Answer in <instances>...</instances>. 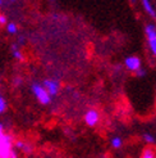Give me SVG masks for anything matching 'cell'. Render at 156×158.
<instances>
[{
    "label": "cell",
    "instance_id": "obj_1",
    "mask_svg": "<svg viewBox=\"0 0 156 158\" xmlns=\"http://www.w3.org/2000/svg\"><path fill=\"white\" fill-rule=\"evenodd\" d=\"M0 158H19L15 141L3 122H0Z\"/></svg>",
    "mask_w": 156,
    "mask_h": 158
},
{
    "label": "cell",
    "instance_id": "obj_2",
    "mask_svg": "<svg viewBox=\"0 0 156 158\" xmlns=\"http://www.w3.org/2000/svg\"><path fill=\"white\" fill-rule=\"evenodd\" d=\"M29 90L32 93V95L35 97V99L40 103L41 106H49L53 102V97L49 94V91L45 89V86L42 85V82L38 81H32L29 85Z\"/></svg>",
    "mask_w": 156,
    "mask_h": 158
},
{
    "label": "cell",
    "instance_id": "obj_3",
    "mask_svg": "<svg viewBox=\"0 0 156 158\" xmlns=\"http://www.w3.org/2000/svg\"><path fill=\"white\" fill-rule=\"evenodd\" d=\"M145 37H146V44L147 49H149L150 55L156 59V23L149 22L145 26Z\"/></svg>",
    "mask_w": 156,
    "mask_h": 158
},
{
    "label": "cell",
    "instance_id": "obj_4",
    "mask_svg": "<svg viewBox=\"0 0 156 158\" xmlns=\"http://www.w3.org/2000/svg\"><path fill=\"white\" fill-rule=\"evenodd\" d=\"M123 66L128 72H132V73H136L138 69H141L143 67L142 59L138 55H128V57H126V59L123 62Z\"/></svg>",
    "mask_w": 156,
    "mask_h": 158
},
{
    "label": "cell",
    "instance_id": "obj_5",
    "mask_svg": "<svg viewBox=\"0 0 156 158\" xmlns=\"http://www.w3.org/2000/svg\"><path fill=\"white\" fill-rule=\"evenodd\" d=\"M42 85L45 86V89L49 91V94L53 97V98H55L59 95V93L61 90V84L60 81L58 80V78H45V80L41 81Z\"/></svg>",
    "mask_w": 156,
    "mask_h": 158
},
{
    "label": "cell",
    "instance_id": "obj_6",
    "mask_svg": "<svg viewBox=\"0 0 156 158\" xmlns=\"http://www.w3.org/2000/svg\"><path fill=\"white\" fill-rule=\"evenodd\" d=\"M83 121L88 127H95L100 122V112L95 108H90L83 114Z\"/></svg>",
    "mask_w": 156,
    "mask_h": 158
},
{
    "label": "cell",
    "instance_id": "obj_7",
    "mask_svg": "<svg viewBox=\"0 0 156 158\" xmlns=\"http://www.w3.org/2000/svg\"><path fill=\"white\" fill-rule=\"evenodd\" d=\"M139 4H141L143 12L151 19H156V6L154 5L152 0H139Z\"/></svg>",
    "mask_w": 156,
    "mask_h": 158
},
{
    "label": "cell",
    "instance_id": "obj_8",
    "mask_svg": "<svg viewBox=\"0 0 156 158\" xmlns=\"http://www.w3.org/2000/svg\"><path fill=\"white\" fill-rule=\"evenodd\" d=\"M15 149L23 154H31L33 152V145L27 140H15Z\"/></svg>",
    "mask_w": 156,
    "mask_h": 158
},
{
    "label": "cell",
    "instance_id": "obj_9",
    "mask_svg": "<svg viewBox=\"0 0 156 158\" xmlns=\"http://www.w3.org/2000/svg\"><path fill=\"white\" fill-rule=\"evenodd\" d=\"M10 54L13 59L22 62L23 60V52H22V45H19L18 43H13L10 45Z\"/></svg>",
    "mask_w": 156,
    "mask_h": 158
},
{
    "label": "cell",
    "instance_id": "obj_10",
    "mask_svg": "<svg viewBox=\"0 0 156 158\" xmlns=\"http://www.w3.org/2000/svg\"><path fill=\"white\" fill-rule=\"evenodd\" d=\"M5 31H6V34L10 35V36H18L19 35V26H18V23H15L13 21H9V22H8V25L5 26Z\"/></svg>",
    "mask_w": 156,
    "mask_h": 158
},
{
    "label": "cell",
    "instance_id": "obj_11",
    "mask_svg": "<svg viewBox=\"0 0 156 158\" xmlns=\"http://www.w3.org/2000/svg\"><path fill=\"white\" fill-rule=\"evenodd\" d=\"M141 158H156V148L152 145H147L142 151Z\"/></svg>",
    "mask_w": 156,
    "mask_h": 158
},
{
    "label": "cell",
    "instance_id": "obj_12",
    "mask_svg": "<svg viewBox=\"0 0 156 158\" xmlns=\"http://www.w3.org/2000/svg\"><path fill=\"white\" fill-rule=\"evenodd\" d=\"M110 145L114 149H120L123 147V139L120 136H113L110 139Z\"/></svg>",
    "mask_w": 156,
    "mask_h": 158
},
{
    "label": "cell",
    "instance_id": "obj_13",
    "mask_svg": "<svg viewBox=\"0 0 156 158\" xmlns=\"http://www.w3.org/2000/svg\"><path fill=\"white\" fill-rule=\"evenodd\" d=\"M142 140L145 141L147 145H152V144H155V141H156L155 136L152 135L151 132H145L143 135H142Z\"/></svg>",
    "mask_w": 156,
    "mask_h": 158
},
{
    "label": "cell",
    "instance_id": "obj_14",
    "mask_svg": "<svg viewBox=\"0 0 156 158\" xmlns=\"http://www.w3.org/2000/svg\"><path fill=\"white\" fill-rule=\"evenodd\" d=\"M6 109H8V102H6L5 97L0 93V116L4 114L6 112Z\"/></svg>",
    "mask_w": 156,
    "mask_h": 158
},
{
    "label": "cell",
    "instance_id": "obj_15",
    "mask_svg": "<svg viewBox=\"0 0 156 158\" xmlns=\"http://www.w3.org/2000/svg\"><path fill=\"white\" fill-rule=\"evenodd\" d=\"M23 82H25V80H23V77H21V76H14L12 78V84H13L14 88H21L23 85Z\"/></svg>",
    "mask_w": 156,
    "mask_h": 158
},
{
    "label": "cell",
    "instance_id": "obj_16",
    "mask_svg": "<svg viewBox=\"0 0 156 158\" xmlns=\"http://www.w3.org/2000/svg\"><path fill=\"white\" fill-rule=\"evenodd\" d=\"M8 22H9L8 15L5 13H0V27H5L8 25Z\"/></svg>",
    "mask_w": 156,
    "mask_h": 158
},
{
    "label": "cell",
    "instance_id": "obj_17",
    "mask_svg": "<svg viewBox=\"0 0 156 158\" xmlns=\"http://www.w3.org/2000/svg\"><path fill=\"white\" fill-rule=\"evenodd\" d=\"M146 73H147L146 68H145V67H142L141 69H138V71H137V72H136L135 75H136L137 77H145V76H146Z\"/></svg>",
    "mask_w": 156,
    "mask_h": 158
},
{
    "label": "cell",
    "instance_id": "obj_18",
    "mask_svg": "<svg viewBox=\"0 0 156 158\" xmlns=\"http://www.w3.org/2000/svg\"><path fill=\"white\" fill-rule=\"evenodd\" d=\"M25 41H26V37L23 36V35H18L17 36V43L19 45H23V44H25Z\"/></svg>",
    "mask_w": 156,
    "mask_h": 158
},
{
    "label": "cell",
    "instance_id": "obj_19",
    "mask_svg": "<svg viewBox=\"0 0 156 158\" xmlns=\"http://www.w3.org/2000/svg\"><path fill=\"white\" fill-rule=\"evenodd\" d=\"M6 2V5H13V4H17L19 0H5Z\"/></svg>",
    "mask_w": 156,
    "mask_h": 158
},
{
    "label": "cell",
    "instance_id": "obj_20",
    "mask_svg": "<svg viewBox=\"0 0 156 158\" xmlns=\"http://www.w3.org/2000/svg\"><path fill=\"white\" fill-rule=\"evenodd\" d=\"M5 6H6V2H5V0H0V10L4 9Z\"/></svg>",
    "mask_w": 156,
    "mask_h": 158
},
{
    "label": "cell",
    "instance_id": "obj_21",
    "mask_svg": "<svg viewBox=\"0 0 156 158\" xmlns=\"http://www.w3.org/2000/svg\"><path fill=\"white\" fill-rule=\"evenodd\" d=\"M128 2H129V3L132 4V5H135V4L137 3V2H139V0H128Z\"/></svg>",
    "mask_w": 156,
    "mask_h": 158
},
{
    "label": "cell",
    "instance_id": "obj_22",
    "mask_svg": "<svg viewBox=\"0 0 156 158\" xmlns=\"http://www.w3.org/2000/svg\"><path fill=\"white\" fill-rule=\"evenodd\" d=\"M2 80H3V78H2V75H0V82H2Z\"/></svg>",
    "mask_w": 156,
    "mask_h": 158
},
{
    "label": "cell",
    "instance_id": "obj_23",
    "mask_svg": "<svg viewBox=\"0 0 156 158\" xmlns=\"http://www.w3.org/2000/svg\"><path fill=\"white\" fill-rule=\"evenodd\" d=\"M50 2H55V0H50Z\"/></svg>",
    "mask_w": 156,
    "mask_h": 158
}]
</instances>
